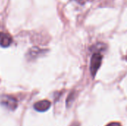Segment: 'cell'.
<instances>
[{"label": "cell", "mask_w": 127, "mask_h": 126, "mask_svg": "<svg viewBox=\"0 0 127 126\" xmlns=\"http://www.w3.org/2000/svg\"><path fill=\"white\" fill-rule=\"evenodd\" d=\"M102 59H103V56L99 53H94L92 59H91L90 71H91V74L92 75L93 77L95 76L98 69L100 68V66L101 62H102Z\"/></svg>", "instance_id": "cell-1"}, {"label": "cell", "mask_w": 127, "mask_h": 126, "mask_svg": "<svg viewBox=\"0 0 127 126\" xmlns=\"http://www.w3.org/2000/svg\"><path fill=\"white\" fill-rule=\"evenodd\" d=\"M0 103L9 110H14L18 105L17 100L14 97L7 95H4L0 97Z\"/></svg>", "instance_id": "cell-2"}, {"label": "cell", "mask_w": 127, "mask_h": 126, "mask_svg": "<svg viewBox=\"0 0 127 126\" xmlns=\"http://www.w3.org/2000/svg\"><path fill=\"white\" fill-rule=\"evenodd\" d=\"M50 106H51V102L48 100H42L37 102L33 105L34 109L39 112H44L47 111L50 108Z\"/></svg>", "instance_id": "cell-3"}, {"label": "cell", "mask_w": 127, "mask_h": 126, "mask_svg": "<svg viewBox=\"0 0 127 126\" xmlns=\"http://www.w3.org/2000/svg\"><path fill=\"white\" fill-rule=\"evenodd\" d=\"M12 42L11 36L6 33L1 32L0 33V45L3 48L8 47Z\"/></svg>", "instance_id": "cell-4"}, {"label": "cell", "mask_w": 127, "mask_h": 126, "mask_svg": "<svg viewBox=\"0 0 127 126\" xmlns=\"http://www.w3.org/2000/svg\"><path fill=\"white\" fill-rule=\"evenodd\" d=\"M106 126H121L120 123H109V125H107Z\"/></svg>", "instance_id": "cell-5"}]
</instances>
